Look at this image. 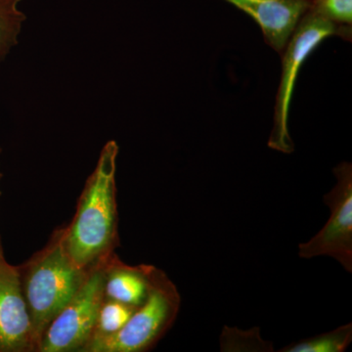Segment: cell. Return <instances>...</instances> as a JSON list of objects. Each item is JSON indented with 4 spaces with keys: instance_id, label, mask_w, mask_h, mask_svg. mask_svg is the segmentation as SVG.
Wrapping results in <instances>:
<instances>
[{
    "instance_id": "cell-13",
    "label": "cell",
    "mask_w": 352,
    "mask_h": 352,
    "mask_svg": "<svg viewBox=\"0 0 352 352\" xmlns=\"http://www.w3.org/2000/svg\"><path fill=\"white\" fill-rule=\"evenodd\" d=\"M309 9L333 24H352V0H311Z\"/></svg>"
},
{
    "instance_id": "cell-10",
    "label": "cell",
    "mask_w": 352,
    "mask_h": 352,
    "mask_svg": "<svg viewBox=\"0 0 352 352\" xmlns=\"http://www.w3.org/2000/svg\"><path fill=\"white\" fill-rule=\"evenodd\" d=\"M136 308L138 307L104 298L99 309L98 316H97L94 335L82 352L90 344L108 339L122 330L135 311Z\"/></svg>"
},
{
    "instance_id": "cell-7",
    "label": "cell",
    "mask_w": 352,
    "mask_h": 352,
    "mask_svg": "<svg viewBox=\"0 0 352 352\" xmlns=\"http://www.w3.org/2000/svg\"><path fill=\"white\" fill-rule=\"evenodd\" d=\"M36 351L19 268L0 256V352Z\"/></svg>"
},
{
    "instance_id": "cell-4",
    "label": "cell",
    "mask_w": 352,
    "mask_h": 352,
    "mask_svg": "<svg viewBox=\"0 0 352 352\" xmlns=\"http://www.w3.org/2000/svg\"><path fill=\"white\" fill-rule=\"evenodd\" d=\"M180 303L182 298L175 285L164 271L155 267L147 298L124 328L108 339L90 344L83 352L151 351L175 323Z\"/></svg>"
},
{
    "instance_id": "cell-15",
    "label": "cell",
    "mask_w": 352,
    "mask_h": 352,
    "mask_svg": "<svg viewBox=\"0 0 352 352\" xmlns=\"http://www.w3.org/2000/svg\"><path fill=\"white\" fill-rule=\"evenodd\" d=\"M0 153H1V149H0ZM0 178H2V173H1V171H0Z\"/></svg>"
},
{
    "instance_id": "cell-8",
    "label": "cell",
    "mask_w": 352,
    "mask_h": 352,
    "mask_svg": "<svg viewBox=\"0 0 352 352\" xmlns=\"http://www.w3.org/2000/svg\"><path fill=\"white\" fill-rule=\"evenodd\" d=\"M244 11L261 27L264 41L277 52H283L311 0H226Z\"/></svg>"
},
{
    "instance_id": "cell-12",
    "label": "cell",
    "mask_w": 352,
    "mask_h": 352,
    "mask_svg": "<svg viewBox=\"0 0 352 352\" xmlns=\"http://www.w3.org/2000/svg\"><path fill=\"white\" fill-rule=\"evenodd\" d=\"M21 0H0V63L18 44L27 17L19 9Z\"/></svg>"
},
{
    "instance_id": "cell-9",
    "label": "cell",
    "mask_w": 352,
    "mask_h": 352,
    "mask_svg": "<svg viewBox=\"0 0 352 352\" xmlns=\"http://www.w3.org/2000/svg\"><path fill=\"white\" fill-rule=\"evenodd\" d=\"M155 266H131L120 261L115 254L106 261L104 296L106 298L139 307L151 288Z\"/></svg>"
},
{
    "instance_id": "cell-3",
    "label": "cell",
    "mask_w": 352,
    "mask_h": 352,
    "mask_svg": "<svg viewBox=\"0 0 352 352\" xmlns=\"http://www.w3.org/2000/svg\"><path fill=\"white\" fill-rule=\"evenodd\" d=\"M332 36H339L351 41L352 27L333 24L310 9L302 16L282 52L281 82L275 104L274 126L268 140V147L271 149L285 154L295 151V145L289 135L288 120L296 78L307 57L324 39Z\"/></svg>"
},
{
    "instance_id": "cell-11",
    "label": "cell",
    "mask_w": 352,
    "mask_h": 352,
    "mask_svg": "<svg viewBox=\"0 0 352 352\" xmlns=\"http://www.w3.org/2000/svg\"><path fill=\"white\" fill-rule=\"evenodd\" d=\"M352 340V324L340 326L331 332L293 342L280 352H344Z\"/></svg>"
},
{
    "instance_id": "cell-5",
    "label": "cell",
    "mask_w": 352,
    "mask_h": 352,
    "mask_svg": "<svg viewBox=\"0 0 352 352\" xmlns=\"http://www.w3.org/2000/svg\"><path fill=\"white\" fill-rule=\"evenodd\" d=\"M107 258L89 268L76 295L46 329L36 351L82 352L87 346L105 298L104 279Z\"/></svg>"
},
{
    "instance_id": "cell-1",
    "label": "cell",
    "mask_w": 352,
    "mask_h": 352,
    "mask_svg": "<svg viewBox=\"0 0 352 352\" xmlns=\"http://www.w3.org/2000/svg\"><path fill=\"white\" fill-rule=\"evenodd\" d=\"M119 146L108 141L78 200L75 217L63 230V244L78 267L89 270L107 258L117 245L116 170Z\"/></svg>"
},
{
    "instance_id": "cell-6",
    "label": "cell",
    "mask_w": 352,
    "mask_h": 352,
    "mask_svg": "<svg viewBox=\"0 0 352 352\" xmlns=\"http://www.w3.org/2000/svg\"><path fill=\"white\" fill-rule=\"evenodd\" d=\"M337 184L324 195L330 208L327 223L314 237L298 245L300 258L330 256L352 273V166L342 162L333 170Z\"/></svg>"
},
{
    "instance_id": "cell-2",
    "label": "cell",
    "mask_w": 352,
    "mask_h": 352,
    "mask_svg": "<svg viewBox=\"0 0 352 352\" xmlns=\"http://www.w3.org/2000/svg\"><path fill=\"white\" fill-rule=\"evenodd\" d=\"M18 268L36 351L46 329L76 295L89 270L78 267L69 258L62 229L55 231L50 243Z\"/></svg>"
},
{
    "instance_id": "cell-14",
    "label": "cell",
    "mask_w": 352,
    "mask_h": 352,
    "mask_svg": "<svg viewBox=\"0 0 352 352\" xmlns=\"http://www.w3.org/2000/svg\"><path fill=\"white\" fill-rule=\"evenodd\" d=\"M1 180V178H0ZM0 196H1V191H0ZM0 256H3V249H2L1 241H0Z\"/></svg>"
}]
</instances>
